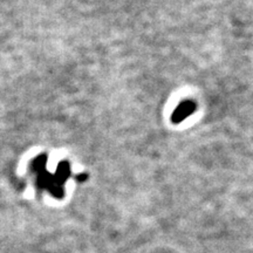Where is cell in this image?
Here are the masks:
<instances>
[{"label": "cell", "mask_w": 253, "mask_h": 253, "mask_svg": "<svg viewBox=\"0 0 253 253\" xmlns=\"http://www.w3.org/2000/svg\"><path fill=\"white\" fill-rule=\"evenodd\" d=\"M196 108H197V107H196V103L194 101H183V102L173 110L171 115L172 123L177 125V123H181L182 121H184L186 118L192 115V113L195 112Z\"/></svg>", "instance_id": "6da1fadb"}]
</instances>
